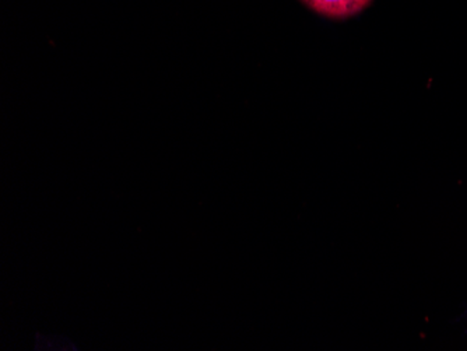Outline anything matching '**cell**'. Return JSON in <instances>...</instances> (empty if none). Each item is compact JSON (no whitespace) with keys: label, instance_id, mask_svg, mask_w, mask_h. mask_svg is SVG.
Segmentation results:
<instances>
[{"label":"cell","instance_id":"obj_1","mask_svg":"<svg viewBox=\"0 0 467 351\" xmlns=\"http://www.w3.org/2000/svg\"><path fill=\"white\" fill-rule=\"evenodd\" d=\"M300 2H303L312 12L324 17L336 18V20L359 15L372 4V0H300Z\"/></svg>","mask_w":467,"mask_h":351}]
</instances>
